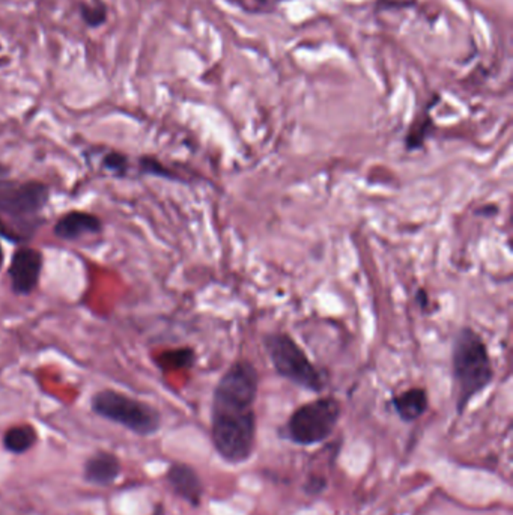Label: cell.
<instances>
[{
  "mask_svg": "<svg viewBox=\"0 0 513 515\" xmlns=\"http://www.w3.org/2000/svg\"><path fill=\"white\" fill-rule=\"evenodd\" d=\"M50 187L36 179L12 178L0 164V237L11 243H26L40 228L41 213L50 202Z\"/></svg>",
  "mask_w": 513,
  "mask_h": 515,
  "instance_id": "6da1fadb",
  "label": "cell"
},
{
  "mask_svg": "<svg viewBox=\"0 0 513 515\" xmlns=\"http://www.w3.org/2000/svg\"><path fill=\"white\" fill-rule=\"evenodd\" d=\"M341 415V402L335 398H318L292 413L287 425L288 436L298 445L321 443L333 434Z\"/></svg>",
  "mask_w": 513,
  "mask_h": 515,
  "instance_id": "8992f818",
  "label": "cell"
},
{
  "mask_svg": "<svg viewBox=\"0 0 513 515\" xmlns=\"http://www.w3.org/2000/svg\"><path fill=\"white\" fill-rule=\"evenodd\" d=\"M121 473V463L114 454L99 452L84 464V478L95 486H110Z\"/></svg>",
  "mask_w": 513,
  "mask_h": 515,
  "instance_id": "8fae6325",
  "label": "cell"
},
{
  "mask_svg": "<svg viewBox=\"0 0 513 515\" xmlns=\"http://www.w3.org/2000/svg\"><path fill=\"white\" fill-rule=\"evenodd\" d=\"M212 443L218 454L233 464L252 456L256 439L255 410H226L211 413Z\"/></svg>",
  "mask_w": 513,
  "mask_h": 515,
  "instance_id": "5b68a950",
  "label": "cell"
},
{
  "mask_svg": "<svg viewBox=\"0 0 513 515\" xmlns=\"http://www.w3.org/2000/svg\"><path fill=\"white\" fill-rule=\"evenodd\" d=\"M262 344L272 368L281 378L315 393H321L326 389L324 372L312 362L311 357L289 333H267L262 337Z\"/></svg>",
  "mask_w": 513,
  "mask_h": 515,
  "instance_id": "3957f363",
  "label": "cell"
},
{
  "mask_svg": "<svg viewBox=\"0 0 513 515\" xmlns=\"http://www.w3.org/2000/svg\"><path fill=\"white\" fill-rule=\"evenodd\" d=\"M432 127H434V123H432L430 112H424L422 118L415 119L414 124L411 125L410 131L406 134V139H405L406 149L417 151V149L423 148L424 142L428 139Z\"/></svg>",
  "mask_w": 513,
  "mask_h": 515,
  "instance_id": "9a60e30c",
  "label": "cell"
},
{
  "mask_svg": "<svg viewBox=\"0 0 513 515\" xmlns=\"http://www.w3.org/2000/svg\"><path fill=\"white\" fill-rule=\"evenodd\" d=\"M169 484L177 495L190 502L193 506H198L202 497V482L192 467L185 464H173L169 469Z\"/></svg>",
  "mask_w": 513,
  "mask_h": 515,
  "instance_id": "30bf717a",
  "label": "cell"
},
{
  "mask_svg": "<svg viewBox=\"0 0 513 515\" xmlns=\"http://www.w3.org/2000/svg\"><path fill=\"white\" fill-rule=\"evenodd\" d=\"M103 220L99 216L75 210L65 213L56 220L53 234L56 238L64 242H77L88 235H99L103 233Z\"/></svg>",
  "mask_w": 513,
  "mask_h": 515,
  "instance_id": "9c48e42d",
  "label": "cell"
},
{
  "mask_svg": "<svg viewBox=\"0 0 513 515\" xmlns=\"http://www.w3.org/2000/svg\"><path fill=\"white\" fill-rule=\"evenodd\" d=\"M415 302H417V306H419L424 313H430V294L426 293L423 288L417 289V293H415Z\"/></svg>",
  "mask_w": 513,
  "mask_h": 515,
  "instance_id": "d6986e66",
  "label": "cell"
},
{
  "mask_svg": "<svg viewBox=\"0 0 513 515\" xmlns=\"http://www.w3.org/2000/svg\"><path fill=\"white\" fill-rule=\"evenodd\" d=\"M259 372L247 359L231 363L212 395V411L250 410L259 392Z\"/></svg>",
  "mask_w": 513,
  "mask_h": 515,
  "instance_id": "52a82bcc",
  "label": "cell"
},
{
  "mask_svg": "<svg viewBox=\"0 0 513 515\" xmlns=\"http://www.w3.org/2000/svg\"><path fill=\"white\" fill-rule=\"evenodd\" d=\"M82 19H83L84 23L90 26V28H99V26L103 25L106 21V17H107V12H106V8L101 4H94V5H82Z\"/></svg>",
  "mask_w": 513,
  "mask_h": 515,
  "instance_id": "ac0fdd59",
  "label": "cell"
},
{
  "mask_svg": "<svg viewBox=\"0 0 513 515\" xmlns=\"http://www.w3.org/2000/svg\"><path fill=\"white\" fill-rule=\"evenodd\" d=\"M38 440V434L32 425H17L10 428L4 436V446L6 451L12 454H23L34 448Z\"/></svg>",
  "mask_w": 513,
  "mask_h": 515,
  "instance_id": "4fadbf2b",
  "label": "cell"
},
{
  "mask_svg": "<svg viewBox=\"0 0 513 515\" xmlns=\"http://www.w3.org/2000/svg\"><path fill=\"white\" fill-rule=\"evenodd\" d=\"M4 263H5V253H4V249L0 246V268H2Z\"/></svg>",
  "mask_w": 513,
  "mask_h": 515,
  "instance_id": "44dd1931",
  "label": "cell"
},
{
  "mask_svg": "<svg viewBox=\"0 0 513 515\" xmlns=\"http://www.w3.org/2000/svg\"><path fill=\"white\" fill-rule=\"evenodd\" d=\"M450 362L456 408L462 413L473 398L493 384L495 376L493 357L482 335L470 326H462L454 333Z\"/></svg>",
  "mask_w": 513,
  "mask_h": 515,
  "instance_id": "7a4b0ae2",
  "label": "cell"
},
{
  "mask_svg": "<svg viewBox=\"0 0 513 515\" xmlns=\"http://www.w3.org/2000/svg\"><path fill=\"white\" fill-rule=\"evenodd\" d=\"M44 257L38 249L20 246L11 257L6 274L10 278L11 291L26 297L40 287Z\"/></svg>",
  "mask_w": 513,
  "mask_h": 515,
  "instance_id": "ba28073f",
  "label": "cell"
},
{
  "mask_svg": "<svg viewBox=\"0 0 513 515\" xmlns=\"http://www.w3.org/2000/svg\"><path fill=\"white\" fill-rule=\"evenodd\" d=\"M380 4L387 8L391 6H400V8H406V6L414 5L415 0H380Z\"/></svg>",
  "mask_w": 513,
  "mask_h": 515,
  "instance_id": "ffe728a7",
  "label": "cell"
},
{
  "mask_svg": "<svg viewBox=\"0 0 513 515\" xmlns=\"http://www.w3.org/2000/svg\"><path fill=\"white\" fill-rule=\"evenodd\" d=\"M138 172L142 175L157 177V178L168 179V181H178V183H183L184 181L177 172H173L172 169L164 166L160 160L151 157V155H142L138 159Z\"/></svg>",
  "mask_w": 513,
  "mask_h": 515,
  "instance_id": "2e32d148",
  "label": "cell"
},
{
  "mask_svg": "<svg viewBox=\"0 0 513 515\" xmlns=\"http://www.w3.org/2000/svg\"><path fill=\"white\" fill-rule=\"evenodd\" d=\"M391 406L402 421L414 422L426 413L430 407V400L424 389L411 387L408 391L393 397Z\"/></svg>",
  "mask_w": 513,
  "mask_h": 515,
  "instance_id": "7c38bea8",
  "label": "cell"
},
{
  "mask_svg": "<svg viewBox=\"0 0 513 515\" xmlns=\"http://www.w3.org/2000/svg\"><path fill=\"white\" fill-rule=\"evenodd\" d=\"M91 408L97 416L114 422L138 436H151L162 425L157 408L114 389L97 392L91 400Z\"/></svg>",
  "mask_w": 513,
  "mask_h": 515,
  "instance_id": "277c9868",
  "label": "cell"
},
{
  "mask_svg": "<svg viewBox=\"0 0 513 515\" xmlns=\"http://www.w3.org/2000/svg\"><path fill=\"white\" fill-rule=\"evenodd\" d=\"M99 166L107 174L118 177V178H123L129 174L131 163H130L129 155L114 151V149H110L99 160Z\"/></svg>",
  "mask_w": 513,
  "mask_h": 515,
  "instance_id": "e0dca14e",
  "label": "cell"
},
{
  "mask_svg": "<svg viewBox=\"0 0 513 515\" xmlns=\"http://www.w3.org/2000/svg\"><path fill=\"white\" fill-rule=\"evenodd\" d=\"M196 362V353L192 348H177L160 353L155 363L162 371H177V369H187Z\"/></svg>",
  "mask_w": 513,
  "mask_h": 515,
  "instance_id": "5bb4252c",
  "label": "cell"
}]
</instances>
